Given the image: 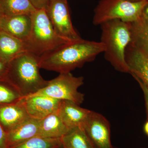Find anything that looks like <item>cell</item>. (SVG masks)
Returning a JSON list of instances; mask_svg holds the SVG:
<instances>
[{
    "mask_svg": "<svg viewBox=\"0 0 148 148\" xmlns=\"http://www.w3.org/2000/svg\"><path fill=\"white\" fill-rule=\"evenodd\" d=\"M36 9H46L51 0H29Z\"/></svg>",
    "mask_w": 148,
    "mask_h": 148,
    "instance_id": "obj_22",
    "label": "cell"
},
{
    "mask_svg": "<svg viewBox=\"0 0 148 148\" xmlns=\"http://www.w3.org/2000/svg\"><path fill=\"white\" fill-rule=\"evenodd\" d=\"M0 148L7 147V132L0 124Z\"/></svg>",
    "mask_w": 148,
    "mask_h": 148,
    "instance_id": "obj_24",
    "label": "cell"
},
{
    "mask_svg": "<svg viewBox=\"0 0 148 148\" xmlns=\"http://www.w3.org/2000/svg\"><path fill=\"white\" fill-rule=\"evenodd\" d=\"M142 16L145 18H148V2L143 10Z\"/></svg>",
    "mask_w": 148,
    "mask_h": 148,
    "instance_id": "obj_26",
    "label": "cell"
},
{
    "mask_svg": "<svg viewBox=\"0 0 148 148\" xmlns=\"http://www.w3.org/2000/svg\"><path fill=\"white\" fill-rule=\"evenodd\" d=\"M132 75L135 79V80L138 82L139 85H140L141 89L143 90V93H144V97H145L146 107H147V110L148 114V87L138 77L134 75Z\"/></svg>",
    "mask_w": 148,
    "mask_h": 148,
    "instance_id": "obj_23",
    "label": "cell"
},
{
    "mask_svg": "<svg viewBox=\"0 0 148 148\" xmlns=\"http://www.w3.org/2000/svg\"><path fill=\"white\" fill-rule=\"evenodd\" d=\"M39 57L26 51L8 63L4 79L7 80L23 98L34 94L48 83L40 74Z\"/></svg>",
    "mask_w": 148,
    "mask_h": 148,
    "instance_id": "obj_2",
    "label": "cell"
},
{
    "mask_svg": "<svg viewBox=\"0 0 148 148\" xmlns=\"http://www.w3.org/2000/svg\"><path fill=\"white\" fill-rule=\"evenodd\" d=\"M36 10L29 0H0L1 16L31 15Z\"/></svg>",
    "mask_w": 148,
    "mask_h": 148,
    "instance_id": "obj_18",
    "label": "cell"
},
{
    "mask_svg": "<svg viewBox=\"0 0 148 148\" xmlns=\"http://www.w3.org/2000/svg\"><path fill=\"white\" fill-rule=\"evenodd\" d=\"M84 80L83 77L74 76L71 73L60 74L54 79L49 81L45 87L33 95L72 101L79 106L84 101V95L78 89L83 85Z\"/></svg>",
    "mask_w": 148,
    "mask_h": 148,
    "instance_id": "obj_6",
    "label": "cell"
},
{
    "mask_svg": "<svg viewBox=\"0 0 148 148\" xmlns=\"http://www.w3.org/2000/svg\"><path fill=\"white\" fill-rule=\"evenodd\" d=\"M40 120L29 117L7 133V147L10 148L35 136L39 131Z\"/></svg>",
    "mask_w": 148,
    "mask_h": 148,
    "instance_id": "obj_14",
    "label": "cell"
},
{
    "mask_svg": "<svg viewBox=\"0 0 148 148\" xmlns=\"http://www.w3.org/2000/svg\"><path fill=\"white\" fill-rule=\"evenodd\" d=\"M90 111L72 101L62 100L57 113L64 124L70 130L82 127Z\"/></svg>",
    "mask_w": 148,
    "mask_h": 148,
    "instance_id": "obj_13",
    "label": "cell"
},
{
    "mask_svg": "<svg viewBox=\"0 0 148 148\" xmlns=\"http://www.w3.org/2000/svg\"><path fill=\"white\" fill-rule=\"evenodd\" d=\"M32 29L25 42L27 52L40 56L70 41L58 36L53 29L45 9L36 10L31 15Z\"/></svg>",
    "mask_w": 148,
    "mask_h": 148,
    "instance_id": "obj_4",
    "label": "cell"
},
{
    "mask_svg": "<svg viewBox=\"0 0 148 148\" xmlns=\"http://www.w3.org/2000/svg\"><path fill=\"white\" fill-rule=\"evenodd\" d=\"M129 24L130 42L148 54V18L142 16L137 21Z\"/></svg>",
    "mask_w": 148,
    "mask_h": 148,
    "instance_id": "obj_17",
    "label": "cell"
},
{
    "mask_svg": "<svg viewBox=\"0 0 148 148\" xmlns=\"http://www.w3.org/2000/svg\"><path fill=\"white\" fill-rule=\"evenodd\" d=\"M8 63L0 59V80H3L6 74Z\"/></svg>",
    "mask_w": 148,
    "mask_h": 148,
    "instance_id": "obj_25",
    "label": "cell"
},
{
    "mask_svg": "<svg viewBox=\"0 0 148 148\" xmlns=\"http://www.w3.org/2000/svg\"><path fill=\"white\" fill-rule=\"evenodd\" d=\"M29 118L23 98L17 103L0 105V124L7 133Z\"/></svg>",
    "mask_w": 148,
    "mask_h": 148,
    "instance_id": "obj_12",
    "label": "cell"
},
{
    "mask_svg": "<svg viewBox=\"0 0 148 148\" xmlns=\"http://www.w3.org/2000/svg\"><path fill=\"white\" fill-rule=\"evenodd\" d=\"M61 138H45L37 136L10 148H60Z\"/></svg>",
    "mask_w": 148,
    "mask_h": 148,
    "instance_id": "obj_20",
    "label": "cell"
},
{
    "mask_svg": "<svg viewBox=\"0 0 148 148\" xmlns=\"http://www.w3.org/2000/svg\"><path fill=\"white\" fill-rule=\"evenodd\" d=\"M82 127L93 148H114L110 123L101 114L90 111Z\"/></svg>",
    "mask_w": 148,
    "mask_h": 148,
    "instance_id": "obj_8",
    "label": "cell"
},
{
    "mask_svg": "<svg viewBox=\"0 0 148 148\" xmlns=\"http://www.w3.org/2000/svg\"><path fill=\"white\" fill-rule=\"evenodd\" d=\"M144 130L146 134L148 135V121L146 123L144 126Z\"/></svg>",
    "mask_w": 148,
    "mask_h": 148,
    "instance_id": "obj_27",
    "label": "cell"
},
{
    "mask_svg": "<svg viewBox=\"0 0 148 148\" xmlns=\"http://www.w3.org/2000/svg\"><path fill=\"white\" fill-rule=\"evenodd\" d=\"M26 51L24 41L0 30V59L9 63Z\"/></svg>",
    "mask_w": 148,
    "mask_h": 148,
    "instance_id": "obj_15",
    "label": "cell"
},
{
    "mask_svg": "<svg viewBox=\"0 0 148 148\" xmlns=\"http://www.w3.org/2000/svg\"><path fill=\"white\" fill-rule=\"evenodd\" d=\"M61 140L62 148H93L82 127L69 130Z\"/></svg>",
    "mask_w": 148,
    "mask_h": 148,
    "instance_id": "obj_19",
    "label": "cell"
},
{
    "mask_svg": "<svg viewBox=\"0 0 148 148\" xmlns=\"http://www.w3.org/2000/svg\"><path fill=\"white\" fill-rule=\"evenodd\" d=\"M125 59L130 73L139 78L148 87V54L130 43L126 48Z\"/></svg>",
    "mask_w": 148,
    "mask_h": 148,
    "instance_id": "obj_11",
    "label": "cell"
},
{
    "mask_svg": "<svg viewBox=\"0 0 148 148\" xmlns=\"http://www.w3.org/2000/svg\"><path fill=\"white\" fill-rule=\"evenodd\" d=\"M29 117L41 120L58 112L61 100L42 95H32L23 98Z\"/></svg>",
    "mask_w": 148,
    "mask_h": 148,
    "instance_id": "obj_9",
    "label": "cell"
},
{
    "mask_svg": "<svg viewBox=\"0 0 148 148\" xmlns=\"http://www.w3.org/2000/svg\"><path fill=\"white\" fill-rule=\"evenodd\" d=\"M148 1L132 2L128 0H102L95 9L92 24L95 26L110 20L124 22L137 21L142 16Z\"/></svg>",
    "mask_w": 148,
    "mask_h": 148,
    "instance_id": "obj_5",
    "label": "cell"
},
{
    "mask_svg": "<svg viewBox=\"0 0 148 148\" xmlns=\"http://www.w3.org/2000/svg\"><path fill=\"white\" fill-rule=\"evenodd\" d=\"M0 16H1V15H0Z\"/></svg>",
    "mask_w": 148,
    "mask_h": 148,
    "instance_id": "obj_29",
    "label": "cell"
},
{
    "mask_svg": "<svg viewBox=\"0 0 148 148\" xmlns=\"http://www.w3.org/2000/svg\"><path fill=\"white\" fill-rule=\"evenodd\" d=\"M105 50V45L101 41L81 38L44 53L40 56L39 64L40 69L60 74L70 73L94 61Z\"/></svg>",
    "mask_w": 148,
    "mask_h": 148,
    "instance_id": "obj_1",
    "label": "cell"
},
{
    "mask_svg": "<svg viewBox=\"0 0 148 148\" xmlns=\"http://www.w3.org/2000/svg\"><path fill=\"white\" fill-rule=\"evenodd\" d=\"M69 130L56 112L40 120L38 136L45 138H61Z\"/></svg>",
    "mask_w": 148,
    "mask_h": 148,
    "instance_id": "obj_16",
    "label": "cell"
},
{
    "mask_svg": "<svg viewBox=\"0 0 148 148\" xmlns=\"http://www.w3.org/2000/svg\"><path fill=\"white\" fill-rule=\"evenodd\" d=\"M23 98L14 87L0 83V105L17 103Z\"/></svg>",
    "mask_w": 148,
    "mask_h": 148,
    "instance_id": "obj_21",
    "label": "cell"
},
{
    "mask_svg": "<svg viewBox=\"0 0 148 148\" xmlns=\"http://www.w3.org/2000/svg\"></svg>",
    "mask_w": 148,
    "mask_h": 148,
    "instance_id": "obj_30",
    "label": "cell"
},
{
    "mask_svg": "<svg viewBox=\"0 0 148 148\" xmlns=\"http://www.w3.org/2000/svg\"><path fill=\"white\" fill-rule=\"evenodd\" d=\"M100 26L101 42L105 46V59L118 71L130 73L125 59V50L131 42L129 23L114 19Z\"/></svg>",
    "mask_w": 148,
    "mask_h": 148,
    "instance_id": "obj_3",
    "label": "cell"
},
{
    "mask_svg": "<svg viewBox=\"0 0 148 148\" xmlns=\"http://www.w3.org/2000/svg\"><path fill=\"white\" fill-rule=\"evenodd\" d=\"M128 1L132 2H138L140 1H144V0H128ZM147 1H148V0H147Z\"/></svg>",
    "mask_w": 148,
    "mask_h": 148,
    "instance_id": "obj_28",
    "label": "cell"
},
{
    "mask_svg": "<svg viewBox=\"0 0 148 148\" xmlns=\"http://www.w3.org/2000/svg\"><path fill=\"white\" fill-rule=\"evenodd\" d=\"M32 26L31 15L0 16V30L24 42L30 36Z\"/></svg>",
    "mask_w": 148,
    "mask_h": 148,
    "instance_id": "obj_10",
    "label": "cell"
},
{
    "mask_svg": "<svg viewBox=\"0 0 148 148\" xmlns=\"http://www.w3.org/2000/svg\"><path fill=\"white\" fill-rule=\"evenodd\" d=\"M45 10L58 36L70 41L81 38L72 24L67 0H51Z\"/></svg>",
    "mask_w": 148,
    "mask_h": 148,
    "instance_id": "obj_7",
    "label": "cell"
}]
</instances>
